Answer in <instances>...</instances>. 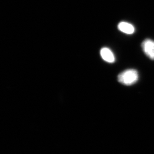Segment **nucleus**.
Listing matches in <instances>:
<instances>
[{
    "label": "nucleus",
    "mask_w": 154,
    "mask_h": 154,
    "mask_svg": "<svg viewBox=\"0 0 154 154\" xmlns=\"http://www.w3.org/2000/svg\"><path fill=\"white\" fill-rule=\"evenodd\" d=\"M138 72L135 69H128L119 74L118 76L119 82L126 86H131L138 81Z\"/></svg>",
    "instance_id": "1"
},
{
    "label": "nucleus",
    "mask_w": 154,
    "mask_h": 154,
    "mask_svg": "<svg viewBox=\"0 0 154 154\" xmlns=\"http://www.w3.org/2000/svg\"><path fill=\"white\" fill-rule=\"evenodd\" d=\"M142 48L145 54L152 60H154V41L147 39L144 40L142 44Z\"/></svg>",
    "instance_id": "2"
},
{
    "label": "nucleus",
    "mask_w": 154,
    "mask_h": 154,
    "mask_svg": "<svg viewBox=\"0 0 154 154\" xmlns=\"http://www.w3.org/2000/svg\"><path fill=\"white\" fill-rule=\"evenodd\" d=\"M118 29L123 33L132 34L135 32V28L132 24L126 22H120L118 26Z\"/></svg>",
    "instance_id": "4"
},
{
    "label": "nucleus",
    "mask_w": 154,
    "mask_h": 154,
    "mask_svg": "<svg viewBox=\"0 0 154 154\" xmlns=\"http://www.w3.org/2000/svg\"><path fill=\"white\" fill-rule=\"evenodd\" d=\"M100 53L102 59L108 63H112L116 61V58L114 53L110 49L107 48H102L100 50Z\"/></svg>",
    "instance_id": "3"
}]
</instances>
